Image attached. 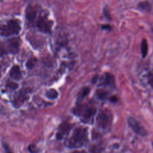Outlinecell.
I'll list each match as a JSON object with an SVG mask.
<instances>
[{
    "label": "cell",
    "instance_id": "1",
    "mask_svg": "<svg viewBox=\"0 0 153 153\" xmlns=\"http://www.w3.org/2000/svg\"><path fill=\"white\" fill-rule=\"evenodd\" d=\"M89 141L88 129L85 127L75 128L71 135L66 140L65 145L70 148H79L86 145Z\"/></svg>",
    "mask_w": 153,
    "mask_h": 153
},
{
    "label": "cell",
    "instance_id": "2",
    "mask_svg": "<svg viewBox=\"0 0 153 153\" xmlns=\"http://www.w3.org/2000/svg\"><path fill=\"white\" fill-rule=\"evenodd\" d=\"M75 115L78 116L81 121L85 123H92L96 113L94 106L88 105H78L73 111Z\"/></svg>",
    "mask_w": 153,
    "mask_h": 153
},
{
    "label": "cell",
    "instance_id": "3",
    "mask_svg": "<svg viewBox=\"0 0 153 153\" xmlns=\"http://www.w3.org/2000/svg\"><path fill=\"white\" fill-rule=\"evenodd\" d=\"M21 30V26L19 21L10 19L1 26V35L4 37H9L14 34H18Z\"/></svg>",
    "mask_w": 153,
    "mask_h": 153
},
{
    "label": "cell",
    "instance_id": "4",
    "mask_svg": "<svg viewBox=\"0 0 153 153\" xmlns=\"http://www.w3.org/2000/svg\"><path fill=\"white\" fill-rule=\"evenodd\" d=\"M112 124V116L110 113L103 110L99 113L96 117V126L102 132H108L110 130Z\"/></svg>",
    "mask_w": 153,
    "mask_h": 153
},
{
    "label": "cell",
    "instance_id": "5",
    "mask_svg": "<svg viewBox=\"0 0 153 153\" xmlns=\"http://www.w3.org/2000/svg\"><path fill=\"white\" fill-rule=\"evenodd\" d=\"M21 44L20 38L15 37L7 40L1 45V53L16 54L19 51Z\"/></svg>",
    "mask_w": 153,
    "mask_h": 153
},
{
    "label": "cell",
    "instance_id": "6",
    "mask_svg": "<svg viewBox=\"0 0 153 153\" xmlns=\"http://www.w3.org/2000/svg\"><path fill=\"white\" fill-rule=\"evenodd\" d=\"M35 22V26L40 31L45 33H49L51 32L53 22L49 20L47 15H44L43 13H40L39 16L36 19Z\"/></svg>",
    "mask_w": 153,
    "mask_h": 153
},
{
    "label": "cell",
    "instance_id": "7",
    "mask_svg": "<svg viewBox=\"0 0 153 153\" xmlns=\"http://www.w3.org/2000/svg\"><path fill=\"white\" fill-rule=\"evenodd\" d=\"M127 123L129 127L137 135L142 137H145L148 135V132L146 130L135 118L129 117L127 120Z\"/></svg>",
    "mask_w": 153,
    "mask_h": 153
},
{
    "label": "cell",
    "instance_id": "8",
    "mask_svg": "<svg viewBox=\"0 0 153 153\" xmlns=\"http://www.w3.org/2000/svg\"><path fill=\"white\" fill-rule=\"evenodd\" d=\"M29 91L27 89H22L14 97L13 105L16 108H19L29 98Z\"/></svg>",
    "mask_w": 153,
    "mask_h": 153
},
{
    "label": "cell",
    "instance_id": "9",
    "mask_svg": "<svg viewBox=\"0 0 153 153\" xmlns=\"http://www.w3.org/2000/svg\"><path fill=\"white\" fill-rule=\"evenodd\" d=\"M38 15V10L35 6L29 4L25 10V16L27 21L29 24H32L35 21Z\"/></svg>",
    "mask_w": 153,
    "mask_h": 153
},
{
    "label": "cell",
    "instance_id": "10",
    "mask_svg": "<svg viewBox=\"0 0 153 153\" xmlns=\"http://www.w3.org/2000/svg\"><path fill=\"white\" fill-rule=\"evenodd\" d=\"M99 86L115 88V79L114 75L109 72L105 73L100 79Z\"/></svg>",
    "mask_w": 153,
    "mask_h": 153
},
{
    "label": "cell",
    "instance_id": "11",
    "mask_svg": "<svg viewBox=\"0 0 153 153\" xmlns=\"http://www.w3.org/2000/svg\"><path fill=\"white\" fill-rule=\"evenodd\" d=\"M71 125L68 123H64L63 124H62L59 129H58V131L57 132V134H56V138L57 139H62L63 136L68 134L69 132V130H71Z\"/></svg>",
    "mask_w": 153,
    "mask_h": 153
},
{
    "label": "cell",
    "instance_id": "12",
    "mask_svg": "<svg viewBox=\"0 0 153 153\" xmlns=\"http://www.w3.org/2000/svg\"><path fill=\"white\" fill-rule=\"evenodd\" d=\"M10 76L11 78L16 81H19L22 79V73L20 66L17 65H14L10 70Z\"/></svg>",
    "mask_w": 153,
    "mask_h": 153
},
{
    "label": "cell",
    "instance_id": "13",
    "mask_svg": "<svg viewBox=\"0 0 153 153\" xmlns=\"http://www.w3.org/2000/svg\"><path fill=\"white\" fill-rule=\"evenodd\" d=\"M90 89L88 87H86V88H84L82 89L81 92L80 93V94L78 96L77 101H76V102H77L78 104H80L81 103V102L89 95V93H90Z\"/></svg>",
    "mask_w": 153,
    "mask_h": 153
},
{
    "label": "cell",
    "instance_id": "14",
    "mask_svg": "<svg viewBox=\"0 0 153 153\" xmlns=\"http://www.w3.org/2000/svg\"><path fill=\"white\" fill-rule=\"evenodd\" d=\"M140 50H141L142 57L145 58L148 54V43H147V41L146 39H143L141 42Z\"/></svg>",
    "mask_w": 153,
    "mask_h": 153
},
{
    "label": "cell",
    "instance_id": "15",
    "mask_svg": "<svg viewBox=\"0 0 153 153\" xmlns=\"http://www.w3.org/2000/svg\"><path fill=\"white\" fill-rule=\"evenodd\" d=\"M46 96L49 99H55L58 96V93L55 89H49L46 93Z\"/></svg>",
    "mask_w": 153,
    "mask_h": 153
},
{
    "label": "cell",
    "instance_id": "16",
    "mask_svg": "<svg viewBox=\"0 0 153 153\" xmlns=\"http://www.w3.org/2000/svg\"><path fill=\"white\" fill-rule=\"evenodd\" d=\"M109 93L105 90H98L96 92V95L101 100H105L108 96Z\"/></svg>",
    "mask_w": 153,
    "mask_h": 153
},
{
    "label": "cell",
    "instance_id": "17",
    "mask_svg": "<svg viewBox=\"0 0 153 153\" xmlns=\"http://www.w3.org/2000/svg\"><path fill=\"white\" fill-rule=\"evenodd\" d=\"M138 8L143 12H149L150 10V5L148 2H140L138 4Z\"/></svg>",
    "mask_w": 153,
    "mask_h": 153
},
{
    "label": "cell",
    "instance_id": "18",
    "mask_svg": "<svg viewBox=\"0 0 153 153\" xmlns=\"http://www.w3.org/2000/svg\"><path fill=\"white\" fill-rule=\"evenodd\" d=\"M37 61V59L35 58V57H32V58H30L26 62V66H27V68L29 69H31L34 68V66H35L36 62Z\"/></svg>",
    "mask_w": 153,
    "mask_h": 153
},
{
    "label": "cell",
    "instance_id": "19",
    "mask_svg": "<svg viewBox=\"0 0 153 153\" xmlns=\"http://www.w3.org/2000/svg\"><path fill=\"white\" fill-rule=\"evenodd\" d=\"M148 83L153 89V72H149L146 75Z\"/></svg>",
    "mask_w": 153,
    "mask_h": 153
},
{
    "label": "cell",
    "instance_id": "20",
    "mask_svg": "<svg viewBox=\"0 0 153 153\" xmlns=\"http://www.w3.org/2000/svg\"><path fill=\"white\" fill-rule=\"evenodd\" d=\"M7 86L8 88H9L10 89L12 90H15L18 88V85L14 83V82H9L7 84Z\"/></svg>",
    "mask_w": 153,
    "mask_h": 153
},
{
    "label": "cell",
    "instance_id": "21",
    "mask_svg": "<svg viewBox=\"0 0 153 153\" xmlns=\"http://www.w3.org/2000/svg\"><path fill=\"white\" fill-rule=\"evenodd\" d=\"M3 146L4 149V151H5V152H6V153H13L6 143H3Z\"/></svg>",
    "mask_w": 153,
    "mask_h": 153
},
{
    "label": "cell",
    "instance_id": "22",
    "mask_svg": "<svg viewBox=\"0 0 153 153\" xmlns=\"http://www.w3.org/2000/svg\"><path fill=\"white\" fill-rule=\"evenodd\" d=\"M104 15H105V18H107V19H108V20H111V16H110L109 11H108V10L107 9V7H105V8L104 9Z\"/></svg>",
    "mask_w": 153,
    "mask_h": 153
},
{
    "label": "cell",
    "instance_id": "23",
    "mask_svg": "<svg viewBox=\"0 0 153 153\" xmlns=\"http://www.w3.org/2000/svg\"><path fill=\"white\" fill-rule=\"evenodd\" d=\"M102 29H105V30H110L111 27L110 25H103L101 26Z\"/></svg>",
    "mask_w": 153,
    "mask_h": 153
},
{
    "label": "cell",
    "instance_id": "24",
    "mask_svg": "<svg viewBox=\"0 0 153 153\" xmlns=\"http://www.w3.org/2000/svg\"><path fill=\"white\" fill-rule=\"evenodd\" d=\"M110 101L111 102H113V103H115L117 102H118V98L115 96H111L110 98Z\"/></svg>",
    "mask_w": 153,
    "mask_h": 153
},
{
    "label": "cell",
    "instance_id": "25",
    "mask_svg": "<svg viewBox=\"0 0 153 153\" xmlns=\"http://www.w3.org/2000/svg\"><path fill=\"white\" fill-rule=\"evenodd\" d=\"M98 80V76H95V77H93V78L92 79V82L93 83H96L97 82Z\"/></svg>",
    "mask_w": 153,
    "mask_h": 153
},
{
    "label": "cell",
    "instance_id": "26",
    "mask_svg": "<svg viewBox=\"0 0 153 153\" xmlns=\"http://www.w3.org/2000/svg\"><path fill=\"white\" fill-rule=\"evenodd\" d=\"M71 153H87L85 151H73Z\"/></svg>",
    "mask_w": 153,
    "mask_h": 153
}]
</instances>
